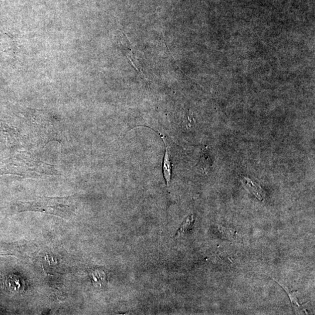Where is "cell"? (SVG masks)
I'll list each match as a JSON object with an SVG mask.
<instances>
[{
  "instance_id": "3957f363",
  "label": "cell",
  "mask_w": 315,
  "mask_h": 315,
  "mask_svg": "<svg viewBox=\"0 0 315 315\" xmlns=\"http://www.w3.org/2000/svg\"><path fill=\"white\" fill-rule=\"evenodd\" d=\"M4 283L6 289L13 293H22L26 287L25 279L16 274H10L6 276Z\"/></svg>"
},
{
  "instance_id": "8992f818",
  "label": "cell",
  "mask_w": 315,
  "mask_h": 315,
  "mask_svg": "<svg viewBox=\"0 0 315 315\" xmlns=\"http://www.w3.org/2000/svg\"><path fill=\"white\" fill-rule=\"evenodd\" d=\"M194 215L192 214L189 215L188 217L185 220V221L182 223L180 228H179L177 232L176 233L175 236H178L189 231V230L191 229L193 225H194Z\"/></svg>"
},
{
  "instance_id": "277c9868",
  "label": "cell",
  "mask_w": 315,
  "mask_h": 315,
  "mask_svg": "<svg viewBox=\"0 0 315 315\" xmlns=\"http://www.w3.org/2000/svg\"><path fill=\"white\" fill-rule=\"evenodd\" d=\"M159 135H160L162 141H164L165 151L163 159V174L166 182V184L168 186L171 181L172 172V164L171 160V152L169 151V148L167 144V141L165 140L164 135L160 133V131H157Z\"/></svg>"
},
{
  "instance_id": "52a82bcc",
  "label": "cell",
  "mask_w": 315,
  "mask_h": 315,
  "mask_svg": "<svg viewBox=\"0 0 315 315\" xmlns=\"http://www.w3.org/2000/svg\"><path fill=\"white\" fill-rule=\"evenodd\" d=\"M200 165H201V167L202 168L206 170L207 168H208L209 167H210V163H211V158L210 157V155L209 154L208 151L205 150L203 152V154L202 157L201 158V160H200Z\"/></svg>"
},
{
  "instance_id": "ba28073f",
  "label": "cell",
  "mask_w": 315,
  "mask_h": 315,
  "mask_svg": "<svg viewBox=\"0 0 315 315\" xmlns=\"http://www.w3.org/2000/svg\"><path fill=\"white\" fill-rule=\"evenodd\" d=\"M283 287L284 289H285V290L287 291V293L288 294H289V297H290V300L291 301V303H292V304L294 305H296V306H298V307H300V304H299V302H298V300H297V298L296 297V296H295V295H293V294H291L290 291L288 290L287 289L286 287H284L283 286H282Z\"/></svg>"
},
{
  "instance_id": "6da1fadb",
  "label": "cell",
  "mask_w": 315,
  "mask_h": 315,
  "mask_svg": "<svg viewBox=\"0 0 315 315\" xmlns=\"http://www.w3.org/2000/svg\"><path fill=\"white\" fill-rule=\"evenodd\" d=\"M56 172L53 166L27 154L17 155L0 165V174H11L28 178L53 175Z\"/></svg>"
},
{
  "instance_id": "5b68a950",
  "label": "cell",
  "mask_w": 315,
  "mask_h": 315,
  "mask_svg": "<svg viewBox=\"0 0 315 315\" xmlns=\"http://www.w3.org/2000/svg\"><path fill=\"white\" fill-rule=\"evenodd\" d=\"M89 275L94 287L101 289L106 286L107 274L103 269L100 267H94L90 270Z\"/></svg>"
},
{
  "instance_id": "7a4b0ae2",
  "label": "cell",
  "mask_w": 315,
  "mask_h": 315,
  "mask_svg": "<svg viewBox=\"0 0 315 315\" xmlns=\"http://www.w3.org/2000/svg\"><path fill=\"white\" fill-rule=\"evenodd\" d=\"M72 201L70 198H39L20 203L18 208L20 211H38L67 218L73 211Z\"/></svg>"
}]
</instances>
